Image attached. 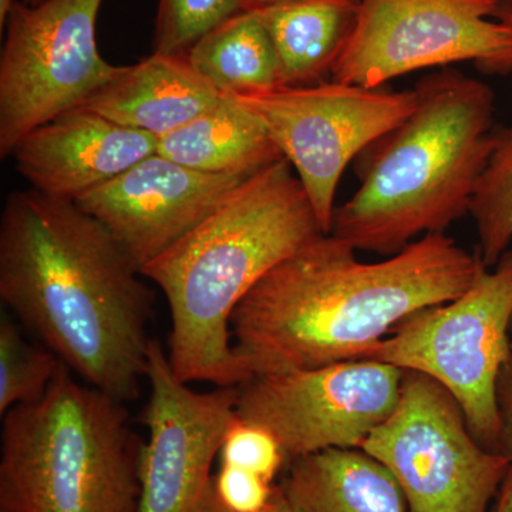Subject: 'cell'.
<instances>
[{
  "label": "cell",
  "mask_w": 512,
  "mask_h": 512,
  "mask_svg": "<svg viewBox=\"0 0 512 512\" xmlns=\"http://www.w3.org/2000/svg\"><path fill=\"white\" fill-rule=\"evenodd\" d=\"M74 201L13 191L0 218V298L83 382L133 402L148 372L154 293Z\"/></svg>",
  "instance_id": "1"
},
{
  "label": "cell",
  "mask_w": 512,
  "mask_h": 512,
  "mask_svg": "<svg viewBox=\"0 0 512 512\" xmlns=\"http://www.w3.org/2000/svg\"><path fill=\"white\" fill-rule=\"evenodd\" d=\"M485 268L446 232L372 264L322 235L242 299L231 319L234 350L251 377L366 360L404 319L463 295Z\"/></svg>",
  "instance_id": "2"
},
{
  "label": "cell",
  "mask_w": 512,
  "mask_h": 512,
  "mask_svg": "<svg viewBox=\"0 0 512 512\" xmlns=\"http://www.w3.org/2000/svg\"><path fill=\"white\" fill-rule=\"evenodd\" d=\"M326 235L286 160L244 181L210 217L141 269L170 306L168 359L184 383L237 387L251 379L231 319L269 271Z\"/></svg>",
  "instance_id": "3"
},
{
  "label": "cell",
  "mask_w": 512,
  "mask_h": 512,
  "mask_svg": "<svg viewBox=\"0 0 512 512\" xmlns=\"http://www.w3.org/2000/svg\"><path fill=\"white\" fill-rule=\"evenodd\" d=\"M416 109L355 160L359 188L333 215V237L392 256L470 212L494 150V92L444 67L414 87Z\"/></svg>",
  "instance_id": "4"
},
{
  "label": "cell",
  "mask_w": 512,
  "mask_h": 512,
  "mask_svg": "<svg viewBox=\"0 0 512 512\" xmlns=\"http://www.w3.org/2000/svg\"><path fill=\"white\" fill-rule=\"evenodd\" d=\"M143 444L126 403L62 365L3 416L0 512H138Z\"/></svg>",
  "instance_id": "5"
},
{
  "label": "cell",
  "mask_w": 512,
  "mask_h": 512,
  "mask_svg": "<svg viewBox=\"0 0 512 512\" xmlns=\"http://www.w3.org/2000/svg\"><path fill=\"white\" fill-rule=\"evenodd\" d=\"M512 249L463 295L413 313L366 360L433 377L456 397L478 443L500 453L497 386L510 357Z\"/></svg>",
  "instance_id": "6"
},
{
  "label": "cell",
  "mask_w": 512,
  "mask_h": 512,
  "mask_svg": "<svg viewBox=\"0 0 512 512\" xmlns=\"http://www.w3.org/2000/svg\"><path fill=\"white\" fill-rule=\"evenodd\" d=\"M362 450L390 471L407 512H490L512 466L478 443L446 387L412 370H403L396 407Z\"/></svg>",
  "instance_id": "7"
},
{
  "label": "cell",
  "mask_w": 512,
  "mask_h": 512,
  "mask_svg": "<svg viewBox=\"0 0 512 512\" xmlns=\"http://www.w3.org/2000/svg\"><path fill=\"white\" fill-rule=\"evenodd\" d=\"M101 3L19 0L10 10L0 55V157H10L30 131L82 107L119 73L97 46Z\"/></svg>",
  "instance_id": "8"
},
{
  "label": "cell",
  "mask_w": 512,
  "mask_h": 512,
  "mask_svg": "<svg viewBox=\"0 0 512 512\" xmlns=\"http://www.w3.org/2000/svg\"><path fill=\"white\" fill-rule=\"evenodd\" d=\"M235 97L264 123L292 165L326 235L332 231L336 191L348 165L399 126L417 104L414 89H367L335 80Z\"/></svg>",
  "instance_id": "9"
},
{
  "label": "cell",
  "mask_w": 512,
  "mask_h": 512,
  "mask_svg": "<svg viewBox=\"0 0 512 512\" xmlns=\"http://www.w3.org/2000/svg\"><path fill=\"white\" fill-rule=\"evenodd\" d=\"M497 0H360L359 18L332 80L377 89L403 74L471 62L512 72V32Z\"/></svg>",
  "instance_id": "10"
},
{
  "label": "cell",
  "mask_w": 512,
  "mask_h": 512,
  "mask_svg": "<svg viewBox=\"0 0 512 512\" xmlns=\"http://www.w3.org/2000/svg\"><path fill=\"white\" fill-rule=\"evenodd\" d=\"M403 370L375 360L254 376L238 386L237 416L271 431L288 464L330 448H362L392 414Z\"/></svg>",
  "instance_id": "11"
},
{
  "label": "cell",
  "mask_w": 512,
  "mask_h": 512,
  "mask_svg": "<svg viewBox=\"0 0 512 512\" xmlns=\"http://www.w3.org/2000/svg\"><path fill=\"white\" fill-rule=\"evenodd\" d=\"M147 380L138 512H221L211 467L237 417L238 386L191 389L175 376L158 339L151 340Z\"/></svg>",
  "instance_id": "12"
},
{
  "label": "cell",
  "mask_w": 512,
  "mask_h": 512,
  "mask_svg": "<svg viewBox=\"0 0 512 512\" xmlns=\"http://www.w3.org/2000/svg\"><path fill=\"white\" fill-rule=\"evenodd\" d=\"M248 178L200 173L156 153L74 202L106 227L141 271Z\"/></svg>",
  "instance_id": "13"
},
{
  "label": "cell",
  "mask_w": 512,
  "mask_h": 512,
  "mask_svg": "<svg viewBox=\"0 0 512 512\" xmlns=\"http://www.w3.org/2000/svg\"><path fill=\"white\" fill-rule=\"evenodd\" d=\"M158 138L77 107L35 128L13 148L33 190L77 201L157 153Z\"/></svg>",
  "instance_id": "14"
},
{
  "label": "cell",
  "mask_w": 512,
  "mask_h": 512,
  "mask_svg": "<svg viewBox=\"0 0 512 512\" xmlns=\"http://www.w3.org/2000/svg\"><path fill=\"white\" fill-rule=\"evenodd\" d=\"M222 96L187 56L153 52L141 62L121 66L82 107L161 138L217 106Z\"/></svg>",
  "instance_id": "15"
},
{
  "label": "cell",
  "mask_w": 512,
  "mask_h": 512,
  "mask_svg": "<svg viewBox=\"0 0 512 512\" xmlns=\"http://www.w3.org/2000/svg\"><path fill=\"white\" fill-rule=\"evenodd\" d=\"M360 0H288L249 9L264 23L281 87L313 86L332 77L359 18Z\"/></svg>",
  "instance_id": "16"
},
{
  "label": "cell",
  "mask_w": 512,
  "mask_h": 512,
  "mask_svg": "<svg viewBox=\"0 0 512 512\" xmlns=\"http://www.w3.org/2000/svg\"><path fill=\"white\" fill-rule=\"evenodd\" d=\"M282 490L298 512H406L399 484L362 448H330L292 460Z\"/></svg>",
  "instance_id": "17"
},
{
  "label": "cell",
  "mask_w": 512,
  "mask_h": 512,
  "mask_svg": "<svg viewBox=\"0 0 512 512\" xmlns=\"http://www.w3.org/2000/svg\"><path fill=\"white\" fill-rule=\"evenodd\" d=\"M157 153L200 173L252 177L285 160L264 123L234 96L158 138Z\"/></svg>",
  "instance_id": "18"
},
{
  "label": "cell",
  "mask_w": 512,
  "mask_h": 512,
  "mask_svg": "<svg viewBox=\"0 0 512 512\" xmlns=\"http://www.w3.org/2000/svg\"><path fill=\"white\" fill-rule=\"evenodd\" d=\"M185 56L222 94L248 96L281 87L274 43L252 10L222 22Z\"/></svg>",
  "instance_id": "19"
},
{
  "label": "cell",
  "mask_w": 512,
  "mask_h": 512,
  "mask_svg": "<svg viewBox=\"0 0 512 512\" xmlns=\"http://www.w3.org/2000/svg\"><path fill=\"white\" fill-rule=\"evenodd\" d=\"M478 254L494 268L512 242V126L495 130V144L470 204Z\"/></svg>",
  "instance_id": "20"
},
{
  "label": "cell",
  "mask_w": 512,
  "mask_h": 512,
  "mask_svg": "<svg viewBox=\"0 0 512 512\" xmlns=\"http://www.w3.org/2000/svg\"><path fill=\"white\" fill-rule=\"evenodd\" d=\"M62 360L47 348L28 342L9 313L0 318V414L42 399Z\"/></svg>",
  "instance_id": "21"
},
{
  "label": "cell",
  "mask_w": 512,
  "mask_h": 512,
  "mask_svg": "<svg viewBox=\"0 0 512 512\" xmlns=\"http://www.w3.org/2000/svg\"><path fill=\"white\" fill-rule=\"evenodd\" d=\"M242 10V0H158L153 52L185 55L201 37Z\"/></svg>",
  "instance_id": "22"
},
{
  "label": "cell",
  "mask_w": 512,
  "mask_h": 512,
  "mask_svg": "<svg viewBox=\"0 0 512 512\" xmlns=\"http://www.w3.org/2000/svg\"><path fill=\"white\" fill-rule=\"evenodd\" d=\"M221 464L252 471L269 483L288 466L281 443L259 424L235 417L225 433L220 450Z\"/></svg>",
  "instance_id": "23"
},
{
  "label": "cell",
  "mask_w": 512,
  "mask_h": 512,
  "mask_svg": "<svg viewBox=\"0 0 512 512\" xmlns=\"http://www.w3.org/2000/svg\"><path fill=\"white\" fill-rule=\"evenodd\" d=\"M276 484L244 470L220 464L214 476V491L227 512H261L271 501Z\"/></svg>",
  "instance_id": "24"
},
{
  "label": "cell",
  "mask_w": 512,
  "mask_h": 512,
  "mask_svg": "<svg viewBox=\"0 0 512 512\" xmlns=\"http://www.w3.org/2000/svg\"><path fill=\"white\" fill-rule=\"evenodd\" d=\"M497 402L501 419L500 454L512 464V325L510 357L498 379Z\"/></svg>",
  "instance_id": "25"
},
{
  "label": "cell",
  "mask_w": 512,
  "mask_h": 512,
  "mask_svg": "<svg viewBox=\"0 0 512 512\" xmlns=\"http://www.w3.org/2000/svg\"><path fill=\"white\" fill-rule=\"evenodd\" d=\"M490 512H512V466L491 505Z\"/></svg>",
  "instance_id": "26"
},
{
  "label": "cell",
  "mask_w": 512,
  "mask_h": 512,
  "mask_svg": "<svg viewBox=\"0 0 512 512\" xmlns=\"http://www.w3.org/2000/svg\"><path fill=\"white\" fill-rule=\"evenodd\" d=\"M261 512H298L293 507L291 501L286 497L284 490L281 485L276 484L274 495H272L271 501L266 505L264 510Z\"/></svg>",
  "instance_id": "27"
},
{
  "label": "cell",
  "mask_w": 512,
  "mask_h": 512,
  "mask_svg": "<svg viewBox=\"0 0 512 512\" xmlns=\"http://www.w3.org/2000/svg\"><path fill=\"white\" fill-rule=\"evenodd\" d=\"M493 18L512 32V0H497Z\"/></svg>",
  "instance_id": "28"
},
{
  "label": "cell",
  "mask_w": 512,
  "mask_h": 512,
  "mask_svg": "<svg viewBox=\"0 0 512 512\" xmlns=\"http://www.w3.org/2000/svg\"><path fill=\"white\" fill-rule=\"evenodd\" d=\"M18 2L19 0H0V29L3 30V28H5L10 10H12L13 6Z\"/></svg>",
  "instance_id": "29"
},
{
  "label": "cell",
  "mask_w": 512,
  "mask_h": 512,
  "mask_svg": "<svg viewBox=\"0 0 512 512\" xmlns=\"http://www.w3.org/2000/svg\"><path fill=\"white\" fill-rule=\"evenodd\" d=\"M281 2H288V0H242L245 10L261 8V6L275 5V3Z\"/></svg>",
  "instance_id": "30"
},
{
  "label": "cell",
  "mask_w": 512,
  "mask_h": 512,
  "mask_svg": "<svg viewBox=\"0 0 512 512\" xmlns=\"http://www.w3.org/2000/svg\"><path fill=\"white\" fill-rule=\"evenodd\" d=\"M22 2H25L26 5H29V6H35V5H39V3H42L43 0H22Z\"/></svg>",
  "instance_id": "31"
}]
</instances>
